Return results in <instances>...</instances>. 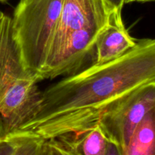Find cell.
Masks as SVG:
<instances>
[{
  "label": "cell",
  "mask_w": 155,
  "mask_h": 155,
  "mask_svg": "<svg viewBox=\"0 0 155 155\" xmlns=\"http://www.w3.org/2000/svg\"><path fill=\"white\" fill-rule=\"evenodd\" d=\"M155 81V39L137 40L122 57L93 64L62 79L42 92L39 112L21 130L45 140L77 133L98 124L111 102Z\"/></svg>",
  "instance_id": "obj_1"
},
{
  "label": "cell",
  "mask_w": 155,
  "mask_h": 155,
  "mask_svg": "<svg viewBox=\"0 0 155 155\" xmlns=\"http://www.w3.org/2000/svg\"><path fill=\"white\" fill-rule=\"evenodd\" d=\"M39 80L26 69L14 38L12 18L0 21V139L36 117L42 102Z\"/></svg>",
  "instance_id": "obj_2"
},
{
  "label": "cell",
  "mask_w": 155,
  "mask_h": 155,
  "mask_svg": "<svg viewBox=\"0 0 155 155\" xmlns=\"http://www.w3.org/2000/svg\"><path fill=\"white\" fill-rule=\"evenodd\" d=\"M64 0H20L12 18L14 38L26 69L39 76L59 21Z\"/></svg>",
  "instance_id": "obj_3"
},
{
  "label": "cell",
  "mask_w": 155,
  "mask_h": 155,
  "mask_svg": "<svg viewBox=\"0 0 155 155\" xmlns=\"http://www.w3.org/2000/svg\"><path fill=\"white\" fill-rule=\"evenodd\" d=\"M155 106V81L139 86L110 103L100 116L98 124L107 140L121 151L135 130Z\"/></svg>",
  "instance_id": "obj_4"
},
{
  "label": "cell",
  "mask_w": 155,
  "mask_h": 155,
  "mask_svg": "<svg viewBox=\"0 0 155 155\" xmlns=\"http://www.w3.org/2000/svg\"><path fill=\"white\" fill-rule=\"evenodd\" d=\"M104 27H86L71 33L57 53L45 62L40 80L74 75L95 64L97 37Z\"/></svg>",
  "instance_id": "obj_5"
},
{
  "label": "cell",
  "mask_w": 155,
  "mask_h": 155,
  "mask_svg": "<svg viewBox=\"0 0 155 155\" xmlns=\"http://www.w3.org/2000/svg\"><path fill=\"white\" fill-rule=\"evenodd\" d=\"M114 10L106 0H64L45 61L57 53L73 32L86 27H105Z\"/></svg>",
  "instance_id": "obj_6"
},
{
  "label": "cell",
  "mask_w": 155,
  "mask_h": 155,
  "mask_svg": "<svg viewBox=\"0 0 155 155\" xmlns=\"http://www.w3.org/2000/svg\"><path fill=\"white\" fill-rule=\"evenodd\" d=\"M136 42L124 26L121 10L115 9L106 27L97 37L95 64H102L117 60L131 50Z\"/></svg>",
  "instance_id": "obj_7"
},
{
  "label": "cell",
  "mask_w": 155,
  "mask_h": 155,
  "mask_svg": "<svg viewBox=\"0 0 155 155\" xmlns=\"http://www.w3.org/2000/svg\"><path fill=\"white\" fill-rule=\"evenodd\" d=\"M56 139L77 155H104L108 142L98 124L83 131Z\"/></svg>",
  "instance_id": "obj_8"
},
{
  "label": "cell",
  "mask_w": 155,
  "mask_h": 155,
  "mask_svg": "<svg viewBox=\"0 0 155 155\" xmlns=\"http://www.w3.org/2000/svg\"><path fill=\"white\" fill-rule=\"evenodd\" d=\"M122 155H155V106L137 126Z\"/></svg>",
  "instance_id": "obj_9"
},
{
  "label": "cell",
  "mask_w": 155,
  "mask_h": 155,
  "mask_svg": "<svg viewBox=\"0 0 155 155\" xmlns=\"http://www.w3.org/2000/svg\"><path fill=\"white\" fill-rule=\"evenodd\" d=\"M45 139L29 130H23L13 155H40Z\"/></svg>",
  "instance_id": "obj_10"
},
{
  "label": "cell",
  "mask_w": 155,
  "mask_h": 155,
  "mask_svg": "<svg viewBox=\"0 0 155 155\" xmlns=\"http://www.w3.org/2000/svg\"><path fill=\"white\" fill-rule=\"evenodd\" d=\"M40 155H77L56 139L45 140Z\"/></svg>",
  "instance_id": "obj_11"
},
{
  "label": "cell",
  "mask_w": 155,
  "mask_h": 155,
  "mask_svg": "<svg viewBox=\"0 0 155 155\" xmlns=\"http://www.w3.org/2000/svg\"><path fill=\"white\" fill-rule=\"evenodd\" d=\"M22 133L23 130H18L16 133L0 139V155H13Z\"/></svg>",
  "instance_id": "obj_12"
},
{
  "label": "cell",
  "mask_w": 155,
  "mask_h": 155,
  "mask_svg": "<svg viewBox=\"0 0 155 155\" xmlns=\"http://www.w3.org/2000/svg\"><path fill=\"white\" fill-rule=\"evenodd\" d=\"M104 155H122V151L119 145L108 141Z\"/></svg>",
  "instance_id": "obj_13"
},
{
  "label": "cell",
  "mask_w": 155,
  "mask_h": 155,
  "mask_svg": "<svg viewBox=\"0 0 155 155\" xmlns=\"http://www.w3.org/2000/svg\"><path fill=\"white\" fill-rule=\"evenodd\" d=\"M106 2L114 8L117 9V10H122L123 6L125 4L124 0H106Z\"/></svg>",
  "instance_id": "obj_14"
},
{
  "label": "cell",
  "mask_w": 155,
  "mask_h": 155,
  "mask_svg": "<svg viewBox=\"0 0 155 155\" xmlns=\"http://www.w3.org/2000/svg\"><path fill=\"white\" fill-rule=\"evenodd\" d=\"M155 0H124V3L127 4V3L134 2H153Z\"/></svg>",
  "instance_id": "obj_15"
},
{
  "label": "cell",
  "mask_w": 155,
  "mask_h": 155,
  "mask_svg": "<svg viewBox=\"0 0 155 155\" xmlns=\"http://www.w3.org/2000/svg\"><path fill=\"white\" fill-rule=\"evenodd\" d=\"M4 15H5V14L3 13V12H2L1 11H0V21H1V19L2 18V17L4 16Z\"/></svg>",
  "instance_id": "obj_16"
},
{
  "label": "cell",
  "mask_w": 155,
  "mask_h": 155,
  "mask_svg": "<svg viewBox=\"0 0 155 155\" xmlns=\"http://www.w3.org/2000/svg\"><path fill=\"white\" fill-rule=\"evenodd\" d=\"M5 1H7V0H0V2H5Z\"/></svg>",
  "instance_id": "obj_17"
}]
</instances>
